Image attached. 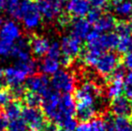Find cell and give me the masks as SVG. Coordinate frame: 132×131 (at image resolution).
<instances>
[{"instance_id": "52a82bcc", "label": "cell", "mask_w": 132, "mask_h": 131, "mask_svg": "<svg viewBox=\"0 0 132 131\" xmlns=\"http://www.w3.org/2000/svg\"><path fill=\"white\" fill-rule=\"evenodd\" d=\"M24 87L29 92L35 93V94L40 95L42 97L51 89L50 81L45 74L31 75L29 78H27L25 80Z\"/></svg>"}, {"instance_id": "f6af8a7d", "label": "cell", "mask_w": 132, "mask_h": 131, "mask_svg": "<svg viewBox=\"0 0 132 131\" xmlns=\"http://www.w3.org/2000/svg\"><path fill=\"white\" fill-rule=\"evenodd\" d=\"M130 2H131V3H132V0H130Z\"/></svg>"}, {"instance_id": "ac0fdd59", "label": "cell", "mask_w": 132, "mask_h": 131, "mask_svg": "<svg viewBox=\"0 0 132 131\" xmlns=\"http://www.w3.org/2000/svg\"><path fill=\"white\" fill-rule=\"evenodd\" d=\"M60 61L50 57H44L40 64V69L45 75H53L60 69Z\"/></svg>"}, {"instance_id": "74e56055", "label": "cell", "mask_w": 132, "mask_h": 131, "mask_svg": "<svg viewBox=\"0 0 132 131\" xmlns=\"http://www.w3.org/2000/svg\"><path fill=\"white\" fill-rule=\"evenodd\" d=\"M9 124V120L3 112H0V131H6Z\"/></svg>"}, {"instance_id": "f35d334b", "label": "cell", "mask_w": 132, "mask_h": 131, "mask_svg": "<svg viewBox=\"0 0 132 131\" xmlns=\"http://www.w3.org/2000/svg\"><path fill=\"white\" fill-rule=\"evenodd\" d=\"M7 87V83L5 81V78L3 76V70L0 69V92L5 90Z\"/></svg>"}, {"instance_id": "7a4b0ae2", "label": "cell", "mask_w": 132, "mask_h": 131, "mask_svg": "<svg viewBox=\"0 0 132 131\" xmlns=\"http://www.w3.org/2000/svg\"><path fill=\"white\" fill-rule=\"evenodd\" d=\"M42 15L38 9L37 4L31 1H22L20 5V18L26 29H36L40 24Z\"/></svg>"}, {"instance_id": "6da1fadb", "label": "cell", "mask_w": 132, "mask_h": 131, "mask_svg": "<svg viewBox=\"0 0 132 131\" xmlns=\"http://www.w3.org/2000/svg\"><path fill=\"white\" fill-rule=\"evenodd\" d=\"M100 95V88L91 82L82 84L75 90V115L80 122H88L95 119L97 112V100Z\"/></svg>"}, {"instance_id": "603a6c76", "label": "cell", "mask_w": 132, "mask_h": 131, "mask_svg": "<svg viewBox=\"0 0 132 131\" xmlns=\"http://www.w3.org/2000/svg\"><path fill=\"white\" fill-rule=\"evenodd\" d=\"M115 131H132V121L128 119L116 117L113 119Z\"/></svg>"}, {"instance_id": "8992f818", "label": "cell", "mask_w": 132, "mask_h": 131, "mask_svg": "<svg viewBox=\"0 0 132 131\" xmlns=\"http://www.w3.org/2000/svg\"><path fill=\"white\" fill-rule=\"evenodd\" d=\"M120 59L118 55L111 51H105L99 56L95 64V69L99 74L103 76H110L113 71L119 67Z\"/></svg>"}, {"instance_id": "f1b7e54d", "label": "cell", "mask_w": 132, "mask_h": 131, "mask_svg": "<svg viewBox=\"0 0 132 131\" xmlns=\"http://www.w3.org/2000/svg\"><path fill=\"white\" fill-rule=\"evenodd\" d=\"M125 96L132 101V71H129L125 76Z\"/></svg>"}, {"instance_id": "e0dca14e", "label": "cell", "mask_w": 132, "mask_h": 131, "mask_svg": "<svg viewBox=\"0 0 132 131\" xmlns=\"http://www.w3.org/2000/svg\"><path fill=\"white\" fill-rule=\"evenodd\" d=\"M125 78L110 77V83L107 89V95L110 98H116L121 96L125 93Z\"/></svg>"}, {"instance_id": "9a60e30c", "label": "cell", "mask_w": 132, "mask_h": 131, "mask_svg": "<svg viewBox=\"0 0 132 131\" xmlns=\"http://www.w3.org/2000/svg\"><path fill=\"white\" fill-rule=\"evenodd\" d=\"M50 43L49 40L43 36H33L29 40V46L35 56L43 57L47 53Z\"/></svg>"}, {"instance_id": "4dcf8cb0", "label": "cell", "mask_w": 132, "mask_h": 131, "mask_svg": "<svg viewBox=\"0 0 132 131\" xmlns=\"http://www.w3.org/2000/svg\"><path fill=\"white\" fill-rule=\"evenodd\" d=\"M14 44L6 40H0V56L1 57H8L11 56L12 50L14 47Z\"/></svg>"}, {"instance_id": "ee69618b", "label": "cell", "mask_w": 132, "mask_h": 131, "mask_svg": "<svg viewBox=\"0 0 132 131\" xmlns=\"http://www.w3.org/2000/svg\"><path fill=\"white\" fill-rule=\"evenodd\" d=\"M130 39H131V43H132V35L130 36Z\"/></svg>"}, {"instance_id": "3957f363", "label": "cell", "mask_w": 132, "mask_h": 131, "mask_svg": "<svg viewBox=\"0 0 132 131\" xmlns=\"http://www.w3.org/2000/svg\"><path fill=\"white\" fill-rule=\"evenodd\" d=\"M21 117L31 131H43L47 124L46 118L39 107L26 106L22 108Z\"/></svg>"}, {"instance_id": "7402d4cb", "label": "cell", "mask_w": 132, "mask_h": 131, "mask_svg": "<svg viewBox=\"0 0 132 131\" xmlns=\"http://www.w3.org/2000/svg\"><path fill=\"white\" fill-rule=\"evenodd\" d=\"M101 54H102L101 52L87 48L82 54V60L86 65L90 66V67H95L97 60H98L99 56Z\"/></svg>"}, {"instance_id": "ba28073f", "label": "cell", "mask_w": 132, "mask_h": 131, "mask_svg": "<svg viewBox=\"0 0 132 131\" xmlns=\"http://www.w3.org/2000/svg\"><path fill=\"white\" fill-rule=\"evenodd\" d=\"M110 109L115 117L132 120V101L126 96L121 95L119 97L113 98Z\"/></svg>"}, {"instance_id": "8d00e7d4", "label": "cell", "mask_w": 132, "mask_h": 131, "mask_svg": "<svg viewBox=\"0 0 132 131\" xmlns=\"http://www.w3.org/2000/svg\"><path fill=\"white\" fill-rule=\"evenodd\" d=\"M123 66L129 71H132V51H129L125 54V57L122 59Z\"/></svg>"}, {"instance_id": "484cf974", "label": "cell", "mask_w": 132, "mask_h": 131, "mask_svg": "<svg viewBox=\"0 0 132 131\" xmlns=\"http://www.w3.org/2000/svg\"><path fill=\"white\" fill-rule=\"evenodd\" d=\"M8 131H28V126L21 118L10 120L8 124Z\"/></svg>"}, {"instance_id": "7bdbcfd3", "label": "cell", "mask_w": 132, "mask_h": 131, "mask_svg": "<svg viewBox=\"0 0 132 131\" xmlns=\"http://www.w3.org/2000/svg\"><path fill=\"white\" fill-rule=\"evenodd\" d=\"M56 131H66V130H65V129H63V128H58Z\"/></svg>"}, {"instance_id": "2e32d148", "label": "cell", "mask_w": 132, "mask_h": 131, "mask_svg": "<svg viewBox=\"0 0 132 131\" xmlns=\"http://www.w3.org/2000/svg\"><path fill=\"white\" fill-rule=\"evenodd\" d=\"M117 25V21L115 17H113L110 14H105L102 15L97 21L94 24L95 30L97 31L100 34H105V33H110L112 30L115 29Z\"/></svg>"}, {"instance_id": "1f68e13d", "label": "cell", "mask_w": 132, "mask_h": 131, "mask_svg": "<svg viewBox=\"0 0 132 131\" xmlns=\"http://www.w3.org/2000/svg\"><path fill=\"white\" fill-rule=\"evenodd\" d=\"M102 15V12H101V10H99V9H95V8H93V9H91L90 11H89V13L87 14V20H88V22L90 23V24H95V22L97 21L99 19V18Z\"/></svg>"}, {"instance_id": "836d02e7", "label": "cell", "mask_w": 132, "mask_h": 131, "mask_svg": "<svg viewBox=\"0 0 132 131\" xmlns=\"http://www.w3.org/2000/svg\"><path fill=\"white\" fill-rule=\"evenodd\" d=\"M77 126V121L76 120H74L73 118H70L67 119L66 120H64L62 124L60 125V128H63L66 131H75V128Z\"/></svg>"}, {"instance_id": "277c9868", "label": "cell", "mask_w": 132, "mask_h": 131, "mask_svg": "<svg viewBox=\"0 0 132 131\" xmlns=\"http://www.w3.org/2000/svg\"><path fill=\"white\" fill-rule=\"evenodd\" d=\"M51 87L53 90L58 93L63 94H70L74 90L75 80L74 76L66 69H59L56 73L52 75Z\"/></svg>"}, {"instance_id": "4fadbf2b", "label": "cell", "mask_w": 132, "mask_h": 131, "mask_svg": "<svg viewBox=\"0 0 132 131\" xmlns=\"http://www.w3.org/2000/svg\"><path fill=\"white\" fill-rule=\"evenodd\" d=\"M3 76L7 85L15 87L18 85H22V83L26 80L27 74L20 68L15 65L13 67H8L4 69Z\"/></svg>"}, {"instance_id": "44dd1931", "label": "cell", "mask_w": 132, "mask_h": 131, "mask_svg": "<svg viewBox=\"0 0 132 131\" xmlns=\"http://www.w3.org/2000/svg\"><path fill=\"white\" fill-rule=\"evenodd\" d=\"M115 13L121 18H127L132 15V3L128 0H125L115 5Z\"/></svg>"}, {"instance_id": "ab89813d", "label": "cell", "mask_w": 132, "mask_h": 131, "mask_svg": "<svg viewBox=\"0 0 132 131\" xmlns=\"http://www.w3.org/2000/svg\"><path fill=\"white\" fill-rule=\"evenodd\" d=\"M5 4H6V0H0V11L4 10Z\"/></svg>"}, {"instance_id": "8fae6325", "label": "cell", "mask_w": 132, "mask_h": 131, "mask_svg": "<svg viewBox=\"0 0 132 131\" xmlns=\"http://www.w3.org/2000/svg\"><path fill=\"white\" fill-rule=\"evenodd\" d=\"M20 37H21V30L16 22L13 20L4 22L3 26L0 29V40L15 44Z\"/></svg>"}, {"instance_id": "5b68a950", "label": "cell", "mask_w": 132, "mask_h": 131, "mask_svg": "<svg viewBox=\"0 0 132 131\" xmlns=\"http://www.w3.org/2000/svg\"><path fill=\"white\" fill-rule=\"evenodd\" d=\"M36 4L43 18L53 20L61 15L66 5V0H37Z\"/></svg>"}, {"instance_id": "7c38bea8", "label": "cell", "mask_w": 132, "mask_h": 131, "mask_svg": "<svg viewBox=\"0 0 132 131\" xmlns=\"http://www.w3.org/2000/svg\"><path fill=\"white\" fill-rule=\"evenodd\" d=\"M91 31V24L84 18H76L70 22V36L79 40H86Z\"/></svg>"}, {"instance_id": "d6a6232c", "label": "cell", "mask_w": 132, "mask_h": 131, "mask_svg": "<svg viewBox=\"0 0 132 131\" xmlns=\"http://www.w3.org/2000/svg\"><path fill=\"white\" fill-rule=\"evenodd\" d=\"M25 87L23 85H18L15 87H11V95L13 97H15L16 100H19L20 98H23L24 95H25Z\"/></svg>"}, {"instance_id": "cb8c5ba5", "label": "cell", "mask_w": 132, "mask_h": 131, "mask_svg": "<svg viewBox=\"0 0 132 131\" xmlns=\"http://www.w3.org/2000/svg\"><path fill=\"white\" fill-rule=\"evenodd\" d=\"M116 34L118 36L121 37H129L132 35V22L129 21H121L118 22L116 27Z\"/></svg>"}, {"instance_id": "83f0119b", "label": "cell", "mask_w": 132, "mask_h": 131, "mask_svg": "<svg viewBox=\"0 0 132 131\" xmlns=\"http://www.w3.org/2000/svg\"><path fill=\"white\" fill-rule=\"evenodd\" d=\"M46 54H47L48 57L56 59V60H59V61H60V58H61V56H62V51H61L60 44L57 43V42H53L52 44H50Z\"/></svg>"}, {"instance_id": "e575fe53", "label": "cell", "mask_w": 132, "mask_h": 131, "mask_svg": "<svg viewBox=\"0 0 132 131\" xmlns=\"http://www.w3.org/2000/svg\"><path fill=\"white\" fill-rule=\"evenodd\" d=\"M12 98L13 96H12L10 91H8L6 89L1 91L0 92V105L5 106L10 101H12Z\"/></svg>"}, {"instance_id": "9c48e42d", "label": "cell", "mask_w": 132, "mask_h": 131, "mask_svg": "<svg viewBox=\"0 0 132 131\" xmlns=\"http://www.w3.org/2000/svg\"><path fill=\"white\" fill-rule=\"evenodd\" d=\"M75 115V100L70 94H64L60 98L59 105V120L58 125H61L64 120L73 118Z\"/></svg>"}, {"instance_id": "60d3db41", "label": "cell", "mask_w": 132, "mask_h": 131, "mask_svg": "<svg viewBox=\"0 0 132 131\" xmlns=\"http://www.w3.org/2000/svg\"><path fill=\"white\" fill-rule=\"evenodd\" d=\"M111 1H112V3H113L114 5H117V4L121 3V2L125 1V0H111Z\"/></svg>"}, {"instance_id": "b9f144b4", "label": "cell", "mask_w": 132, "mask_h": 131, "mask_svg": "<svg viewBox=\"0 0 132 131\" xmlns=\"http://www.w3.org/2000/svg\"><path fill=\"white\" fill-rule=\"evenodd\" d=\"M4 18H2V17H0V29H1V27L3 26V24H4Z\"/></svg>"}, {"instance_id": "30bf717a", "label": "cell", "mask_w": 132, "mask_h": 131, "mask_svg": "<svg viewBox=\"0 0 132 131\" xmlns=\"http://www.w3.org/2000/svg\"><path fill=\"white\" fill-rule=\"evenodd\" d=\"M60 46L62 51V56H65L70 60H73L75 57H77L80 54L82 49L81 40L71 36L64 37L60 43Z\"/></svg>"}, {"instance_id": "d6986e66", "label": "cell", "mask_w": 132, "mask_h": 131, "mask_svg": "<svg viewBox=\"0 0 132 131\" xmlns=\"http://www.w3.org/2000/svg\"><path fill=\"white\" fill-rule=\"evenodd\" d=\"M22 105L19 100H12L8 104L4 106V112L5 116L7 117L9 120L19 119L21 116Z\"/></svg>"}, {"instance_id": "f546056e", "label": "cell", "mask_w": 132, "mask_h": 131, "mask_svg": "<svg viewBox=\"0 0 132 131\" xmlns=\"http://www.w3.org/2000/svg\"><path fill=\"white\" fill-rule=\"evenodd\" d=\"M89 131H106L104 120L101 119H94L89 121Z\"/></svg>"}, {"instance_id": "5bb4252c", "label": "cell", "mask_w": 132, "mask_h": 131, "mask_svg": "<svg viewBox=\"0 0 132 131\" xmlns=\"http://www.w3.org/2000/svg\"><path fill=\"white\" fill-rule=\"evenodd\" d=\"M68 13L76 18H84L91 10L87 0H69L67 3Z\"/></svg>"}, {"instance_id": "ffe728a7", "label": "cell", "mask_w": 132, "mask_h": 131, "mask_svg": "<svg viewBox=\"0 0 132 131\" xmlns=\"http://www.w3.org/2000/svg\"><path fill=\"white\" fill-rule=\"evenodd\" d=\"M20 5H21V2L19 0H6L4 10L14 18L19 19V18H20Z\"/></svg>"}, {"instance_id": "4316f807", "label": "cell", "mask_w": 132, "mask_h": 131, "mask_svg": "<svg viewBox=\"0 0 132 131\" xmlns=\"http://www.w3.org/2000/svg\"><path fill=\"white\" fill-rule=\"evenodd\" d=\"M117 49L120 53H127L129 51H132V43L130 36L129 37H121L119 40Z\"/></svg>"}, {"instance_id": "d4e9b609", "label": "cell", "mask_w": 132, "mask_h": 131, "mask_svg": "<svg viewBox=\"0 0 132 131\" xmlns=\"http://www.w3.org/2000/svg\"><path fill=\"white\" fill-rule=\"evenodd\" d=\"M23 99L26 105L29 107H40L42 105V96L35 93H31L29 91L26 92Z\"/></svg>"}, {"instance_id": "d590c367", "label": "cell", "mask_w": 132, "mask_h": 131, "mask_svg": "<svg viewBox=\"0 0 132 131\" xmlns=\"http://www.w3.org/2000/svg\"><path fill=\"white\" fill-rule=\"evenodd\" d=\"M90 6L95 9L101 10L103 8H105L108 4V0H87Z\"/></svg>"}]
</instances>
